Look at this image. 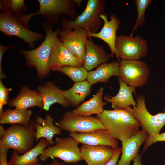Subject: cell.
Returning <instances> with one entry per match:
<instances>
[{"instance_id": "obj_6", "label": "cell", "mask_w": 165, "mask_h": 165, "mask_svg": "<svg viewBox=\"0 0 165 165\" xmlns=\"http://www.w3.org/2000/svg\"><path fill=\"white\" fill-rule=\"evenodd\" d=\"M53 145L45 148L39 159L44 161L49 158H57L64 162L72 163L83 160L78 143L71 137H57Z\"/></svg>"}, {"instance_id": "obj_7", "label": "cell", "mask_w": 165, "mask_h": 165, "mask_svg": "<svg viewBox=\"0 0 165 165\" xmlns=\"http://www.w3.org/2000/svg\"><path fill=\"white\" fill-rule=\"evenodd\" d=\"M145 99L143 95L137 97L136 106L132 108L133 114L142 130L149 137H152L159 134L161 130L165 125V112L152 115L146 108Z\"/></svg>"}, {"instance_id": "obj_1", "label": "cell", "mask_w": 165, "mask_h": 165, "mask_svg": "<svg viewBox=\"0 0 165 165\" xmlns=\"http://www.w3.org/2000/svg\"><path fill=\"white\" fill-rule=\"evenodd\" d=\"M100 120L112 136L121 142L135 135L141 130L131 107L126 109L104 110L97 114Z\"/></svg>"}, {"instance_id": "obj_13", "label": "cell", "mask_w": 165, "mask_h": 165, "mask_svg": "<svg viewBox=\"0 0 165 165\" xmlns=\"http://www.w3.org/2000/svg\"><path fill=\"white\" fill-rule=\"evenodd\" d=\"M104 21V24L99 32L92 33L87 32L88 37H94L99 38L106 43L109 46L112 57L116 54L115 44L117 37L116 32L119 28L120 21L115 14L111 13L110 20H108L106 14L103 13L100 15Z\"/></svg>"}, {"instance_id": "obj_8", "label": "cell", "mask_w": 165, "mask_h": 165, "mask_svg": "<svg viewBox=\"0 0 165 165\" xmlns=\"http://www.w3.org/2000/svg\"><path fill=\"white\" fill-rule=\"evenodd\" d=\"M115 47V54L122 60H139L146 55L148 50L146 41L139 35L117 36Z\"/></svg>"}, {"instance_id": "obj_10", "label": "cell", "mask_w": 165, "mask_h": 165, "mask_svg": "<svg viewBox=\"0 0 165 165\" xmlns=\"http://www.w3.org/2000/svg\"><path fill=\"white\" fill-rule=\"evenodd\" d=\"M56 124L61 130L69 132L86 133L98 129H105L96 117L77 115L72 111L66 112Z\"/></svg>"}, {"instance_id": "obj_34", "label": "cell", "mask_w": 165, "mask_h": 165, "mask_svg": "<svg viewBox=\"0 0 165 165\" xmlns=\"http://www.w3.org/2000/svg\"><path fill=\"white\" fill-rule=\"evenodd\" d=\"M122 152L121 148H116L114 155L111 160L105 165H117L119 158Z\"/></svg>"}, {"instance_id": "obj_29", "label": "cell", "mask_w": 165, "mask_h": 165, "mask_svg": "<svg viewBox=\"0 0 165 165\" xmlns=\"http://www.w3.org/2000/svg\"><path fill=\"white\" fill-rule=\"evenodd\" d=\"M0 2L1 9L8 11L14 16L23 14L27 9L23 0H3Z\"/></svg>"}, {"instance_id": "obj_4", "label": "cell", "mask_w": 165, "mask_h": 165, "mask_svg": "<svg viewBox=\"0 0 165 165\" xmlns=\"http://www.w3.org/2000/svg\"><path fill=\"white\" fill-rule=\"evenodd\" d=\"M39 7L38 10L33 13L21 14L16 18L27 28L28 23L33 16L42 15L47 19L50 24H57L59 16L64 14L73 20L77 17L76 7H80L82 0H38Z\"/></svg>"}, {"instance_id": "obj_20", "label": "cell", "mask_w": 165, "mask_h": 165, "mask_svg": "<svg viewBox=\"0 0 165 165\" xmlns=\"http://www.w3.org/2000/svg\"><path fill=\"white\" fill-rule=\"evenodd\" d=\"M37 88L42 97L43 110L48 111L51 106L56 103L59 104L65 108L70 105V103L64 97V91L52 82H48L43 86H38Z\"/></svg>"}, {"instance_id": "obj_38", "label": "cell", "mask_w": 165, "mask_h": 165, "mask_svg": "<svg viewBox=\"0 0 165 165\" xmlns=\"http://www.w3.org/2000/svg\"></svg>"}, {"instance_id": "obj_31", "label": "cell", "mask_w": 165, "mask_h": 165, "mask_svg": "<svg viewBox=\"0 0 165 165\" xmlns=\"http://www.w3.org/2000/svg\"><path fill=\"white\" fill-rule=\"evenodd\" d=\"M11 90V88L5 86L0 79V113L4 111L3 107L8 102L9 93Z\"/></svg>"}, {"instance_id": "obj_32", "label": "cell", "mask_w": 165, "mask_h": 165, "mask_svg": "<svg viewBox=\"0 0 165 165\" xmlns=\"http://www.w3.org/2000/svg\"><path fill=\"white\" fill-rule=\"evenodd\" d=\"M165 141V132L152 137H148L144 142L143 148V152L154 143L158 141Z\"/></svg>"}, {"instance_id": "obj_12", "label": "cell", "mask_w": 165, "mask_h": 165, "mask_svg": "<svg viewBox=\"0 0 165 165\" xmlns=\"http://www.w3.org/2000/svg\"><path fill=\"white\" fill-rule=\"evenodd\" d=\"M59 35L65 46L84 61L86 44L88 38L87 31L82 28H76L73 30L61 31Z\"/></svg>"}, {"instance_id": "obj_25", "label": "cell", "mask_w": 165, "mask_h": 165, "mask_svg": "<svg viewBox=\"0 0 165 165\" xmlns=\"http://www.w3.org/2000/svg\"><path fill=\"white\" fill-rule=\"evenodd\" d=\"M103 88L101 87L92 98L84 102L72 111L75 114L85 116H90L93 114L102 113L103 107L106 104L102 99Z\"/></svg>"}, {"instance_id": "obj_27", "label": "cell", "mask_w": 165, "mask_h": 165, "mask_svg": "<svg viewBox=\"0 0 165 165\" xmlns=\"http://www.w3.org/2000/svg\"><path fill=\"white\" fill-rule=\"evenodd\" d=\"M32 113L30 109L20 110L7 108L0 113V123L27 125Z\"/></svg>"}, {"instance_id": "obj_15", "label": "cell", "mask_w": 165, "mask_h": 165, "mask_svg": "<svg viewBox=\"0 0 165 165\" xmlns=\"http://www.w3.org/2000/svg\"><path fill=\"white\" fill-rule=\"evenodd\" d=\"M69 136L79 143L90 145H105L116 148L118 147L117 140L105 129H98L90 132H69Z\"/></svg>"}, {"instance_id": "obj_22", "label": "cell", "mask_w": 165, "mask_h": 165, "mask_svg": "<svg viewBox=\"0 0 165 165\" xmlns=\"http://www.w3.org/2000/svg\"><path fill=\"white\" fill-rule=\"evenodd\" d=\"M49 145L46 139L42 138L35 146L24 154L20 155L14 150L8 165H36L40 160L38 157Z\"/></svg>"}, {"instance_id": "obj_26", "label": "cell", "mask_w": 165, "mask_h": 165, "mask_svg": "<svg viewBox=\"0 0 165 165\" xmlns=\"http://www.w3.org/2000/svg\"><path fill=\"white\" fill-rule=\"evenodd\" d=\"M91 86L87 80L75 82L70 89L64 91V97L73 106H77L90 94Z\"/></svg>"}, {"instance_id": "obj_30", "label": "cell", "mask_w": 165, "mask_h": 165, "mask_svg": "<svg viewBox=\"0 0 165 165\" xmlns=\"http://www.w3.org/2000/svg\"><path fill=\"white\" fill-rule=\"evenodd\" d=\"M151 0H135V3L138 12V16L130 36H133V33L138 27L142 26L146 18L145 12L147 8L151 3Z\"/></svg>"}, {"instance_id": "obj_33", "label": "cell", "mask_w": 165, "mask_h": 165, "mask_svg": "<svg viewBox=\"0 0 165 165\" xmlns=\"http://www.w3.org/2000/svg\"><path fill=\"white\" fill-rule=\"evenodd\" d=\"M16 46L15 45H13L9 46H3L0 45V79L6 77L5 75L3 73L2 68V56L5 52L7 50Z\"/></svg>"}, {"instance_id": "obj_14", "label": "cell", "mask_w": 165, "mask_h": 165, "mask_svg": "<svg viewBox=\"0 0 165 165\" xmlns=\"http://www.w3.org/2000/svg\"><path fill=\"white\" fill-rule=\"evenodd\" d=\"M83 61L68 49L58 37L52 55L51 70L57 71L59 68L67 66H83Z\"/></svg>"}, {"instance_id": "obj_23", "label": "cell", "mask_w": 165, "mask_h": 165, "mask_svg": "<svg viewBox=\"0 0 165 165\" xmlns=\"http://www.w3.org/2000/svg\"><path fill=\"white\" fill-rule=\"evenodd\" d=\"M112 76L120 77L119 62L118 61L101 64L95 70L88 72L87 79L92 85L99 82L107 83Z\"/></svg>"}, {"instance_id": "obj_3", "label": "cell", "mask_w": 165, "mask_h": 165, "mask_svg": "<svg viewBox=\"0 0 165 165\" xmlns=\"http://www.w3.org/2000/svg\"><path fill=\"white\" fill-rule=\"evenodd\" d=\"M0 148L13 149L23 154L32 149L35 141V122L27 125L11 124L5 129L0 126Z\"/></svg>"}, {"instance_id": "obj_36", "label": "cell", "mask_w": 165, "mask_h": 165, "mask_svg": "<svg viewBox=\"0 0 165 165\" xmlns=\"http://www.w3.org/2000/svg\"><path fill=\"white\" fill-rule=\"evenodd\" d=\"M142 154H139L133 160V165H143L141 161V156Z\"/></svg>"}, {"instance_id": "obj_18", "label": "cell", "mask_w": 165, "mask_h": 165, "mask_svg": "<svg viewBox=\"0 0 165 165\" xmlns=\"http://www.w3.org/2000/svg\"><path fill=\"white\" fill-rule=\"evenodd\" d=\"M8 105L17 109L25 110L35 106L42 109L43 103L39 93L31 90L28 86L25 85L21 88L16 97L9 101Z\"/></svg>"}, {"instance_id": "obj_24", "label": "cell", "mask_w": 165, "mask_h": 165, "mask_svg": "<svg viewBox=\"0 0 165 165\" xmlns=\"http://www.w3.org/2000/svg\"><path fill=\"white\" fill-rule=\"evenodd\" d=\"M35 122V141L44 138L49 145H54L55 141L53 140V136L56 134L61 135V133L60 129L54 124L51 116L48 115L45 119L38 116L36 117Z\"/></svg>"}, {"instance_id": "obj_19", "label": "cell", "mask_w": 165, "mask_h": 165, "mask_svg": "<svg viewBox=\"0 0 165 165\" xmlns=\"http://www.w3.org/2000/svg\"><path fill=\"white\" fill-rule=\"evenodd\" d=\"M86 44L83 67L87 71L92 70L101 64L107 62L111 57L101 45L95 44L91 37H88Z\"/></svg>"}, {"instance_id": "obj_2", "label": "cell", "mask_w": 165, "mask_h": 165, "mask_svg": "<svg viewBox=\"0 0 165 165\" xmlns=\"http://www.w3.org/2000/svg\"><path fill=\"white\" fill-rule=\"evenodd\" d=\"M50 24L43 23V27L46 35L42 43L35 49L29 50H20V53L26 61L27 66L34 67L38 77L42 79L48 76L50 70V64L52 53L58 35L61 31L60 28L52 30Z\"/></svg>"}, {"instance_id": "obj_16", "label": "cell", "mask_w": 165, "mask_h": 165, "mask_svg": "<svg viewBox=\"0 0 165 165\" xmlns=\"http://www.w3.org/2000/svg\"><path fill=\"white\" fill-rule=\"evenodd\" d=\"M115 148L105 145L83 144L80 150L83 159L87 165H105L112 157Z\"/></svg>"}, {"instance_id": "obj_5", "label": "cell", "mask_w": 165, "mask_h": 165, "mask_svg": "<svg viewBox=\"0 0 165 165\" xmlns=\"http://www.w3.org/2000/svg\"><path fill=\"white\" fill-rule=\"evenodd\" d=\"M106 4L105 0H88L85 9L75 19L69 20L62 18V30L81 28L90 33L97 32L104 22L100 15L103 13Z\"/></svg>"}, {"instance_id": "obj_9", "label": "cell", "mask_w": 165, "mask_h": 165, "mask_svg": "<svg viewBox=\"0 0 165 165\" xmlns=\"http://www.w3.org/2000/svg\"><path fill=\"white\" fill-rule=\"evenodd\" d=\"M0 31L8 37L15 36L22 39L31 48L34 47L35 42L43 37L42 34L29 30L6 10L0 14Z\"/></svg>"}, {"instance_id": "obj_28", "label": "cell", "mask_w": 165, "mask_h": 165, "mask_svg": "<svg viewBox=\"0 0 165 165\" xmlns=\"http://www.w3.org/2000/svg\"><path fill=\"white\" fill-rule=\"evenodd\" d=\"M57 71L67 75L75 82L85 80L88 73L83 66H64L59 68Z\"/></svg>"}, {"instance_id": "obj_11", "label": "cell", "mask_w": 165, "mask_h": 165, "mask_svg": "<svg viewBox=\"0 0 165 165\" xmlns=\"http://www.w3.org/2000/svg\"><path fill=\"white\" fill-rule=\"evenodd\" d=\"M120 78L129 86L141 87L146 83L150 70L147 64L139 60H122L119 62Z\"/></svg>"}, {"instance_id": "obj_37", "label": "cell", "mask_w": 165, "mask_h": 165, "mask_svg": "<svg viewBox=\"0 0 165 165\" xmlns=\"http://www.w3.org/2000/svg\"><path fill=\"white\" fill-rule=\"evenodd\" d=\"M64 163H60L56 160H54L50 164L47 165H64ZM36 165H43L40 163H38Z\"/></svg>"}, {"instance_id": "obj_35", "label": "cell", "mask_w": 165, "mask_h": 165, "mask_svg": "<svg viewBox=\"0 0 165 165\" xmlns=\"http://www.w3.org/2000/svg\"><path fill=\"white\" fill-rule=\"evenodd\" d=\"M8 149L0 148V165H8L7 156Z\"/></svg>"}, {"instance_id": "obj_17", "label": "cell", "mask_w": 165, "mask_h": 165, "mask_svg": "<svg viewBox=\"0 0 165 165\" xmlns=\"http://www.w3.org/2000/svg\"><path fill=\"white\" fill-rule=\"evenodd\" d=\"M143 130L133 136L121 141L122 152L117 165H130L131 161L138 154L140 148L148 137Z\"/></svg>"}, {"instance_id": "obj_21", "label": "cell", "mask_w": 165, "mask_h": 165, "mask_svg": "<svg viewBox=\"0 0 165 165\" xmlns=\"http://www.w3.org/2000/svg\"><path fill=\"white\" fill-rule=\"evenodd\" d=\"M119 89L117 94L115 96H105L104 99L111 103L114 109H126L132 106L135 107L136 102L134 101L132 93L136 94V87L129 86L120 78H119Z\"/></svg>"}]
</instances>
